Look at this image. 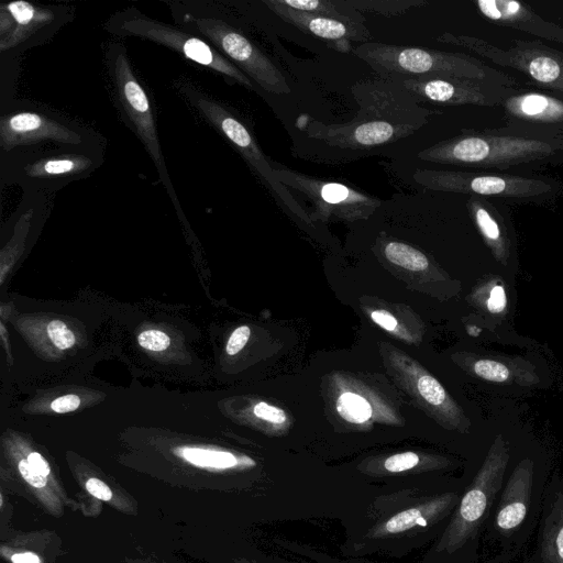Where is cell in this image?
Wrapping results in <instances>:
<instances>
[{"label":"cell","instance_id":"obj_26","mask_svg":"<svg viewBox=\"0 0 563 563\" xmlns=\"http://www.w3.org/2000/svg\"><path fill=\"white\" fill-rule=\"evenodd\" d=\"M384 254L390 263L412 272L424 271L429 266V261L423 253L401 242L387 243Z\"/></svg>","mask_w":563,"mask_h":563},{"label":"cell","instance_id":"obj_20","mask_svg":"<svg viewBox=\"0 0 563 563\" xmlns=\"http://www.w3.org/2000/svg\"><path fill=\"white\" fill-rule=\"evenodd\" d=\"M479 12L487 19L516 27L531 35L563 43V29L537 15L526 4L514 0L476 1Z\"/></svg>","mask_w":563,"mask_h":563},{"label":"cell","instance_id":"obj_28","mask_svg":"<svg viewBox=\"0 0 563 563\" xmlns=\"http://www.w3.org/2000/svg\"><path fill=\"white\" fill-rule=\"evenodd\" d=\"M417 388L428 404L434 407H444L450 415L456 416V407L450 400L443 386L434 377L428 374L420 376L417 380Z\"/></svg>","mask_w":563,"mask_h":563},{"label":"cell","instance_id":"obj_4","mask_svg":"<svg viewBox=\"0 0 563 563\" xmlns=\"http://www.w3.org/2000/svg\"><path fill=\"white\" fill-rule=\"evenodd\" d=\"M165 3L177 26L210 43L263 90L275 95L290 92L280 69L229 20L220 3L207 0Z\"/></svg>","mask_w":563,"mask_h":563},{"label":"cell","instance_id":"obj_41","mask_svg":"<svg viewBox=\"0 0 563 563\" xmlns=\"http://www.w3.org/2000/svg\"><path fill=\"white\" fill-rule=\"evenodd\" d=\"M12 563H41L40 558L30 552L15 553L11 558Z\"/></svg>","mask_w":563,"mask_h":563},{"label":"cell","instance_id":"obj_24","mask_svg":"<svg viewBox=\"0 0 563 563\" xmlns=\"http://www.w3.org/2000/svg\"><path fill=\"white\" fill-rule=\"evenodd\" d=\"M472 372L477 377L496 384L521 382L525 384L537 383L538 378L526 368L511 369L508 364L495 358H477L472 364Z\"/></svg>","mask_w":563,"mask_h":563},{"label":"cell","instance_id":"obj_17","mask_svg":"<svg viewBox=\"0 0 563 563\" xmlns=\"http://www.w3.org/2000/svg\"><path fill=\"white\" fill-rule=\"evenodd\" d=\"M398 80L418 99L448 104H474L495 107L510 96L516 88L466 78H393Z\"/></svg>","mask_w":563,"mask_h":563},{"label":"cell","instance_id":"obj_15","mask_svg":"<svg viewBox=\"0 0 563 563\" xmlns=\"http://www.w3.org/2000/svg\"><path fill=\"white\" fill-rule=\"evenodd\" d=\"M412 177L417 184L432 190L519 200L544 197L554 190V184L545 179L515 175L417 169Z\"/></svg>","mask_w":563,"mask_h":563},{"label":"cell","instance_id":"obj_12","mask_svg":"<svg viewBox=\"0 0 563 563\" xmlns=\"http://www.w3.org/2000/svg\"><path fill=\"white\" fill-rule=\"evenodd\" d=\"M178 91L187 102L218 131L269 187L276 198L295 214L307 219L286 187L276 178L268 159L247 126L227 106L213 99L189 81L177 82Z\"/></svg>","mask_w":563,"mask_h":563},{"label":"cell","instance_id":"obj_33","mask_svg":"<svg viewBox=\"0 0 563 563\" xmlns=\"http://www.w3.org/2000/svg\"><path fill=\"white\" fill-rule=\"evenodd\" d=\"M488 297L486 298V308L490 313L500 314L507 306L505 288L496 282H488Z\"/></svg>","mask_w":563,"mask_h":563},{"label":"cell","instance_id":"obj_39","mask_svg":"<svg viewBox=\"0 0 563 563\" xmlns=\"http://www.w3.org/2000/svg\"><path fill=\"white\" fill-rule=\"evenodd\" d=\"M372 320L387 331H394L398 323L393 314L386 310H375L371 313Z\"/></svg>","mask_w":563,"mask_h":563},{"label":"cell","instance_id":"obj_25","mask_svg":"<svg viewBox=\"0 0 563 563\" xmlns=\"http://www.w3.org/2000/svg\"><path fill=\"white\" fill-rule=\"evenodd\" d=\"M178 455L198 467L229 468L236 465L235 456L230 452L200 448H180Z\"/></svg>","mask_w":563,"mask_h":563},{"label":"cell","instance_id":"obj_27","mask_svg":"<svg viewBox=\"0 0 563 563\" xmlns=\"http://www.w3.org/2000/svg\"><path fill=\"white\" fill-rule=\"evenodd\" d=\"M339 415L352 423H363L372 416V407L368 401L354 393L342 394L336 402Z\"/></svg>","mask_w":563,"mask_h":563},{"label":"cell","instance_id":"obj_7","mask_svg":"<svg viewBox=\"0 0 563 563\" xmlns=\"http://www.w3.org/2000/svg\"><path fill=\"white\" fill-rule=\"evenodd\" d=\"M561 150L563 139L477 132L439 142L418 153V157L438 164L508 168L545 159Z\"/></svg>","mask_w":563,"mask_h":563},{"label":"cell","instance_id":"obj_36","mask_svg":"<svg viewBox=\"0 0 563 563\" xmlns=\"http://www.w3.org/2000/svg\"><path fill=\"white\" fill-rule=\"evenodd\" d=\"M22 477L33 487L42 488L46 485V477L37 473L27 462L21 460L18 464Z\"/></svg>","mask_w":563,"mask_h":563},{"label":"cell","instance_id":"obj_3","mask_svg":"<svg viewBox=\"0 0 563 563\" xmlns=\"http://www.w3.org/2000/svg\"><path fill=\"white\" fill-rule=\"evenodd\" d=\"M510 457L509 442L496 435L464 482L459 504L431 549V563H479L481 541Z\"/></svg>","mask_w":563,"mask_h":563},{"label":"cell","instance_id":"obj_10","mask_svg":"<svg viewBox=\"0 0 563 563\" xmlns=\"http://www.w3.org/2000/svg\"><path fill=\"white\" fill-rule=\"evenodd\" d=\"M104 30L118 37H139L168 47L184 58L203 66L230 84L253 89L255 84L210 43L179 26L155 20L131 7L113 13Z\"/></svg>","mask_w":563,"mask_h":563},{"label":"cell","instance_id":"obj_8","mask_svg":"<svg viewBox=\"0 0 563 563\" xmlns=\"http://www.w3.org/2000/svg\"><path fill=\"white\" fill-rule=\"evenodd\" d=\"M463 488L464 482L448 485L418 500L402 501L399 509L380 510L374 525L356 540L355 549L390 550L391 545L409 544L417 537L440 536L459 504Z\"/></svg>","mask_w":563,"mask_h":563},{"label":"cell","instance_id":"obj_19","mask_svg":"<svg viewBox=\"0 0 563 563\" xmlns=\"http://www.w3.org/2000/svg\"><path fill=\"white\" fill-rule=\"evenodd\" d=\"M264 3L284 21L306 33L331 42L341 52L351 49V40L361 41L367 37L364 25H352L333 18L292 10L275 0L264 1Z\"/></svg>","mask_w":563,"mask_h":563},{"label":"cell","instance_id":"obj_31","mask_svg":"<svg viewBox=\"0 0 563 563\" xmlns=\"http://www.w3.org/2000/svg\"><path fill=\"white\" fill-rule=\"evenodd\" d=\"M47 334L51 341L60 350H66L75 344L74 333L60 320H53L47 325Z\"/></svg>","mask_w":563,"mask_h":563},{"label":"cell","instance_id":"obj_35","mask_svg":"<svg viewBox=\"0 0 563 563\" xmlns=\"http://www.w3.org/2000/svg\"><path fill=\"white\" fill-rule=\"evenodd\" d=\"M251 334V330L247 325L239 327L233 331L227 343V353L229 355H235L246 344Z\"/></svg>","mask_w":563,"mask_h":563},{"label":"cell","instance_id":"obj_40","mask_svg":"<svg viewBox=\"0 0 563 563\" xmlns=\"http://www.w3.org/2000/svg\"><path fill=\"white\" fill-rule=\"evenodd\" d=\"M29 464L41 475L47 476L51 472L47 461L37 452H31L26 457Z\"/></svg>","mask_w":563,"mask_h":563},{"label":"cell","instance_id":"obj_29","mask_svg":"<svg viewBox=\"0 0 563 563\" xmlns=\"http://www.w3.org/2000/svg\"><path fill=\"white\" fill-rule=\"evenodd\" d=\"M19 57L1 55V85H0V111L11 104L14 92L15 79H18Z\"/></svg>","mask_w":563,"mask_h":563},{"label":"cell","instance_id":"obj_11","mask_svg":"<svg viewBox=\"0 0 563 563\" xmlns=\"http://www.w3.org/2000/svg\"><path fill=\"white\" fill-rule=\"evenodd\" d=\"M106 143L104 137L44 106L14 100L0 117V153L52 145L84 146Z\"/></svg>","mask_w":563,"mask_h":563},{"label":"cell","instance_id":"obj_2","mask_svg":"<svg viewBox=\"0 0 563 563\" xmlns=\"http://www.w3.org/2000/svg\"><path fill=\"white\" fill-rule=\"evenodd\" d=\"M548 485L542 461L532 454L511 457L488 517L483 542L485 563H510L527 548L541 511Z\"/></svg>","mask_w":563,"mask_h":563},{"label":"cell","instance_id":"obj_22","mask_svg":"<svg viewBox=\"0 0 563 563\" xmlns=\"http://www.w3.org/2000/svg\"><path fill=\"white\" fill-rule=\"evenodd\" d=\"M467 206L479 233L493 255L498 262L506 265L510 254L509 240L504 230L499 213L493 208V205L474 196L468 199Z\"/></svg>","mask_w":563,"mask_h":563},{"label":"cell","instance_id":"obj_5","mask_svg":"<svg viewBox=\"0 0 563 563\" xmlns=\"http://www.w3.org/2000/svg\"><path fill=\"white\" fill-rule=\"evenodd\" d=\"M106 143L53 145L0 153V185L55 194L91 176L104 162Z\"/></svg>","mask_w":563,"mask_h":563},{"label":"cell","instance_id":"obj_32","mask_svg":"<svg viewBox=\"0 0 563 563\" xmlns=\"http://www.w3.org/2000/svg\"><path fill=\"white\" fill-rule=\"evenodd\" d=\"M139 344L150 351H164L169 346V336L159 330H145L137 336Z\"/></svg>","mask_w":563,"mask_h":563},{"label":"cell","instance_id":"obj_14","mask_svg":"<svg viewBox=\"0 0 563 563\" xmlns=\"http://www.w3.org/2000/svg\"><path fill=\"white\" fill-rule=\"evenodd\" d=\"M438 41L463 46L493 63L526 74L540 85L563 93V52L538 42L514 41L509 48L467 35L443 33Z\"/></svg>","mask_w":563,"mask_h":563},{"label":"cell","instance_id":"obj_23","mask_svg":"<svg viewBox=\"0 0 563 563\" xmlns=\"http://www.w3.org/2000/svg\"><path fill=\"white\" fill-rule=\"evenodd\" d=\"M277 3L292 10L333 18L352 25L363 26V16L354 7L339 8V2L330 0H275Z\"/></svg>","mask_w":563,"mask_h":563},{"label":"cell","instance_id":"obj_37","mask_svg":"<svg viewBox=\"0 0 563 563\" xmlns=\"http://www.w3.org/2000/svg\"><path fill=\"white\" fill-rule=\"evenodd\" d=\"M79 405L80 398L77 395L68 394L53 400L51 409L58 413H65L76 410Z\"/></svg>","mask_w":563,"mask_h":563},{"label":"cell","instance_id":"obj_6","mask_svg":"<svg viewBox=\"0 0 563 563\" xmlns=\"http://www.w3.org/2000/svg\"><path fill=\"white\" fill-rule=\"evenodd\" d=\"M354 53L385 78H466L509 88L518 85L506 73L464 53L386 43H364Z\"/></svg>","mask_w":563,"mask_h":563},{"label":"cell","instance_id":"obj_16","mask_svg":"<svg viewBox=\"0 0 563 563\" xmlns=\"http://www.w3.org/2000/svg\"><path fill=\"white\" fill-rule=\"evenodd\" d=\"M276 178L285 186L308 198L316 213L327 220L332 217L354 220L372 214L380 201L347 185L319 179L271 161Z\"/></svg>","mask_w":563,"mask_h":563},{"label":"cell","instance_id":"obj_9","mask_svg":"<svg viewBox=\"0 0 563 563\" xmlns=\"http://www.w3.org/2000/svg\"><path fill=\"white\" fill-rule=\"evenodd\" d=\"M104 65L111 82L114 102L125 124L133 131L153 161L177 212L180 203L170 181L162 152L158 130L150 96L135 75L128 52L122 43L110 42L104 51Z\"/></svg>","mask_w":563,"mask_h":563},{"label":"cell","instance_id":"obj_1","mask_svg":"<svg viewBox=\"0 0 563 563\" xmlns=\"http://www.w3.org/2000/svg\"><path fill=\"white\" fill-rule=\"evenodd\" d=\"M360 106L344 123L308 122L302 132L322 150L366 154L396 143L427 124L431 110L398 80L380 77L352 87Z\"/></svg>","mask_w":563,"mask_h":563},{"label":"cell","instance_id":"obj_13","mask_svg":"<svg viewBox=\"0 0 563 563\" xmlns=\"http://www.w3.org/2000/svg\"><path fill=\"white\" fill-rule=\"evenodd\" d=\"M75 10L64 4H37L25 0L0 5V55L19 57L44 44L74 19Z\"/></svg>","mask_w":563,"mask_h":563},{"label":"cell","instance_id":"obj_18","mask_svg":"<svg viewBox=\"0 0 563 563\" xmlns=\"http://www.w3.org/2000/svg\"><path fill=\"white\" fill-rule=\"evenodd\" d=\"M525 563H563V478L560 476L548 482L534 545Z\"/></svg>","mask_w":563,"mask_h":563},{"label":"cell","instance_id":"obj_34","mask_svg":"<svg viewBox=\"0 0 563 563\" xmlns=\"http://www.w3.org/2000/svg\"><path fill=\"white\" fill-rule=\"evenodd\" d=\"M253 411L257 418L273 423H284L287 418L283 409L271 406L266 402H258L254 407Z\"/></svg>","mask_w":563,"mask_h":563},{"label":"cell","instance_id":"obj_21","mask_svg":"<svg viewBox=\"0 0 563 563\" xmlns=\"http://www.w3.org/2000/svg\"><path fill=\"white\" fill-rule=\"evenodd\" d=\"M503 106L517 120L563 125V101L538 92L512 95Z\"/></svg>","mask_w":563,"mask_h":563},{"label":"cell","instance_id":"obj_30","mask_svg":"<svg viewBox=\"0 0 563 563\" xmlns=\"http://www.w3.org/2000/svg\"><path fill=\"white\" fill-rule=\"evenodd\" d=\"M420 462L418 454L413 452H404L387 457L383 466L389 473H401L416 467Z\"/></svg>","mask_w":563,"mask_h":563},{"label":"cell","instance_id":"obj_38","mask_svg":"<svg viewBox=\"0 0 563 563\" xmlns=\"http://www.w3.org/2000/svg\"><path fill=\"white\" fill-rule=\"evenodd\" d=\"M86 489L88 493H90L93 497L101 499V500H110L112 497V492L109 488V486L103 483L102 481L98 478H89L86 482Z\"/></svg>","mask_w":563,"mask_h":563}]
</instances>
